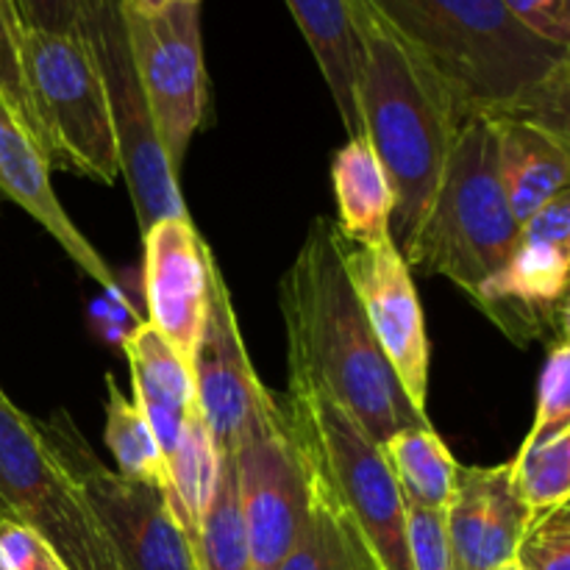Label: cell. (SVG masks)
Masks as SVG:
<instances>
[{"label":"cell","instance_id":"cell-1","mask_svg":"<svg viewBox=\"0 0 570 570\" xmlns=\"http://www.w3.org/2000/svg\"><path fill=\"white\" fill-rule=\"evenodd\" d=\"M462 117H521L570 137V50L534 37L501 0H362Z\"/></svg>","mask_w":570,"mask_h":570},{"label":"cell","instance_id":"cell-2","mask_svg":"<svg viewBox=\"0 0 570 570\" xmlns=\"http://www.w3.org/2000/svg\"><path fill=\"white\" fill-rule=\"evenodd\" d=\"M278 304L287 332V393L326 395L379 445L401 429L432 426L384 360L345 273L343 239L326 217L312 220L278 284Z\"/></svg>","mask_w":570,"mask_h":570},{"label":"cell","instance_id":"cell-3","mask_svg":"<svg viewBox=\"0 0 570 570\" xmlns=\"http://www.w3.org/2000/svg\"><path fill=\"white\" fill-rule=\"evenodd\" d=\"M362 50L356 111L362 137L376 154L393 193L390 239L401 250L432 204L456 128L465 117L365 3Z\"/></svg>","mask_w":570,"mask_h":570},{"label":"cell","instance_id":"cell-4","mask_svg":"<svg viewBox=\"0 0 570 570\" xmlns=\"http://www.w3.org/2000/svg\"><path fill=\"white\" fill-rule=\"evenodd\" d=\"M521 243V223L499 170V134L490 117H465L456 128L443 176L421 226L399 250L410 271L443 276L473 298Z\"/></svg>","mask_w":570,"mask_h":570},{"label":"cell","instance_id":"cell-5","mask_svg":"<svg viewBox=\"0 0 570 570\" xmlns=\"http://www.w3.org/2000/svg\"><path fill=\"white\" fill-rule=\"evenodd\" d=\"M282 406L317 479L360 527L382 570H410L406 507L382 445L326 395L284 393Z\"/></svg>","mask_w":570,"mask_h":570},{"label":"cell","instance_id":"cell-6","mask_svg":"<svg viewBox=\"0 0 570 570\" xmlns=\"http://www.w3.org/2000/svg\"><path fill=\"white\" fill-rule=\"evenodd\" d=\"M0 521L42 534L70 570H120L81 488L42 421L0 390Z\"/></svg>","mask_w":570,"mask_h":570},{"label":"cell","instance_id":"cell-7","mask_svg":"<svg viewBox=\"0 0 570 570\" xmlns=\"http://www.w3.org/2000/svg\"><path fill=\"white\" fill-rule=\"evenodd\" d=\"M22 78L45 154L95 181L120 178L106 95L87 42L78 33H22Z\"/></svg>","mask_w":570,"mask_h":570},{"label":"cell","instance_id":"cell-8","mask_svg":"<svg viewBox=\"0 0 570 570\" xmlns=\"http://www.w3.org/2000/svg\"><path fill=\"white\" fill-rule=\"evenodd\" d=\"M78 37L87 42L106 95L120 178L131 195L139 234L165 217L187 215L178 173L156 134L148 100L128 50L122 0H81Z\"/></svg>","mask_w":570,"mask_h":570},{"label":"cell","instance_id":"cell-9","mask_svg":"<svg viewBox=\"0 0 570 570\" xmlns=\"http://www.w3.org/2000/svg\"><path fill=\"white\" fill-rule=\"evenodd\" d=\"M50 443L81 488L120 570H198L193 546L173 515L165 488L106 468L67 412L42 421Z\"/></svg>","mask_w":570,"mask_h":570},{"label":"cell","instance_id":"cell-10","mask_svg":"<svg viewBox=\"0 0 570 570\" xmlns=\"http://www.w3.org/2000/svg\"><path fill=\"white\" fill-rule=\"evenodd\" d=\"M128 50L148 100L156 134L178 173L193 134L206 115V67L200 0H173L145 11L122 0Z\"/></svg>","mask_w":570,"mask_h":570},{"label":"cell","instance_id":"cell-11","mask_svg":"<svg viewBox=\"0 0 570 570\" xmlns=\"http://www.w3.org/2000/svg\"><path fill=\"white\" fill-rule=\"evenodd\" d=\"M189 371L195 410L220 454L234 456L243 445L282 426V399L259 382L250 365L237 309L217 267L215 250L209 256V301L204 328L189 360Z\"/></svg>","mask_w":570,"mask_h":570},{"label":"cell","instance_id":"cell-12","mask_svg":"<svg viewBox=\"0 0 570 570\" xmlns=\"http://www.w3.org/2000/svg\"><path fill=\"white\" fill-rule=\"evenodd\" d=\"M284 412V406H282ZM239 510L254 570H278L309 521L315 501V468L289 429L256 438L234 454Z\"/></svg>","mask_w":570,"mask_h":570},{"label":"cell","instance_id":"cell-13","mask_svg":"<svg viewBox=\"0 0 570 570\" xmlns=\"http://www.w3.org/2000/svg\"><path fill=\"white\" fill-rule=\"evenodd\" d=\"M343 262L384 360L415 410L426 412L429 337L410 265L393 239L376 245L343 243Z\"/></svg>","mask_w":570,"mask_h":570},{"label":"cell","instance_id":"cell-14","mask_svg":"<svg viewBox=\"0 0 570 570\" xmlns=\"http://www.w3.org/2000/svg\"><path fill=\"white\" fill-rule=\"evenodd\" d=\"M142 284L148 323L184 356L193 360L209 301V256L189 215L165 217L142 234Z\"/></svg>","mask_w":570,"mask_h":570},{"label":"cell","instance_id":"cell-15","mask_svg":"<svg viewBox=\"0 0 570 570\" xmlns=\"http://www.w3.org/2000/svg\"><path fill=\"white\" fill-rule=\"evenodd\" d=\"M570 245L521 237L515 254L473 293L484 315L518 345L568 334Z\"/></svg>","mask_w":570,"mask_h":570},{"label":"cell","instance_id":"cell-16","mask_svg":"<svg viewBox=\"0 0 570 570\" xmlns=\"http://www.w3.org/2000/svg\"><path fill=\"white\" fill-rule=\"evenodd\" d=\"M532 510L512 484V465H456L445 510L449 570H495L515 557Z\"/></svg>","mask_w":570,"mask_h":570},{"label":"cell","instance_id":"cell-17","mask_svg":"<svg viewBox=\"0 0 570 570\" xmlns=\"http://www.w3.org/2000/svg\"><path fill=\"white\" fill-rule=\"evenodd\" d=\"M0 200L20 206L72 259V265L104 287H115L109 265L70 220L50 184V159L20 117L0 95Z\"/></svg>","mask_w":570,"mask_h":570},{"label":"cell","instance_id":"cell-18","mask_svg":"<svg viewBox=\"0 0 570 570\" xmlns=\"http://www.w3.org/2000/svg\"><path fill=\"white\" fill-rule=\"evenodd\" d=\"M122 351L131 365V399L154 432L167 465L189 415L195 412L189 362L148 321L139 323L122 340Z\"/></svg>","mask_w":570,"mask_h":570},{"label":"cell","instance_id":"cell-19","mask_svg":"<svg viewBox=\"0 0 570 570\" xmlns=\"http://www.w3.org/2000/svg\"><path fill=\"white\" fill-rule=\"evenodd\" d=\"M306 45L323 72L340 120L351 137H360L356 87L362 76V3L360 0H287Z\"/></svg>","mask_w":570,"mask_h":570},{"label":"cell","instance_id":"cell-20","mask_svg":"<svg viewBox=\"0 0 570 570\" xmlns=\"http://www.w3.org/2000/svg\"><path fill=\"white\" fill-rule=\"evenodd\" d=\"M499 170L515 220L527 223L570 181V137L540 122L504 117L495 120Z\"/></svg>","mask_w":570,"mask_h":570},{"label":"cell","instance_id":"cell-21","mask_svg":"<svg viewBox=\"0 0 570 570\" xmlns=\"http://www.w3.org/2000/svg\"><path fill=\"white\" fill-rule=\"evenodd\" d=\"M337 228L345 245H376L390 239L393 193L367 139L351 137L332 161Z\"/></svg>","mask_w":570,"mask_h":570},{"label":"cell","instance_id":"cell-22","mask_svg":"<svg viewBox=\"0 0 570 570\" xmlns=\"http://www.w3.org/2000/svg\"><path fill=\"white\" fill-rule=\"evenodd\" d=\"M278 570H382L348 512L315 473L309 521Z\"/></svg>","mask_w":570,"mask_h":570},{"label":"cell","instance_id":"cell-23","mask_svg":"<svg viewBox=\"0 0 570 570\" xmlns=\"http://www.w3.org/2000/svg\"><path fill=\"white\" fill-rule=\"evenodd\" d=\"M404 507L449 510L454 495L456 465L449 445L434 426H410L382 445Z\"/></svg>","mask_w":570,"mask_h":570},{"label":"cell","instance_id":"cell-24","mask_svg":"<svg viewBox=\"0 0 570 570\" xmlns=\"http://www.w3.org/2000/svg\"><path fill=\"white\" fill-rule=\"evenodd\" d=\"M223 454L217 451L215 440L206 432L198 410L189 415L176 451L167 460V501L173 515L178 518L181 529L187 532L189 546L198 534L200 518L215 495L217 479H220Z\"/></svg>","mask_w":570,"mask_h":570},{"label":"cell","instance_id":"cell-25","mask_svg":"<svg viewBox=\"0 0 570 570\" xmlns=\"http://www.w3.org/2000/svg\"><path fill=\"white\" fill-rule=\"evenodd\" d=\"M193 554L198 570H254L243 510H239L234 456L223 454L220 479H217L215 495L200 518L198 534L193 540Z\"/></svg>","mask_w":570,"mask_h":570},{"label":"cell","instance_id":"cell-26","mask_svg":"<svg viewBox=\"0 0 570 570\" xmlns=\"http://www.w3.org/2000/svg\"><path fill=\"white\" fill-rule=\"evenodd\" d=\"M512 465V484L532 515L570 504V421L523 438Z\"/></svg>","mask_w":570,"mask_h":570},{"label":"cell","instance_id":"cell-27","mask_svg":"<svg viewBox=\"0 0 570 570\" xmlns=\"http://www.w3.org/2000/svg\"><path fill=\"white\" fill-rule=\"evenodd\" d=\"M106 445L115 456V471L134 482L159 484L167 490V465L134 399L122 393L117 379L106 373Z\"/></svg>","mask_w":570,"mask_h":570},{"label":"cell","instance_id":"cell-28","mask_svg":"<svg viewBox=\"0 0 570 570\" xmlns=\"http://www.w3.org/2000/svg\"><path fill=\"white\" fill-rule=\"evenodd\" d=\"M512 560L521 570H570V504L532 515Z\"/></svg>","mask_w":570,"mask_h":570},{"label":"cell","instance_id":"cell-29","mask_svg":"<svg viewBox=\"0 0 570 570\" xmlns=\"http://www.w3.org/2000/svg\"><path fill=\"white\" fill-rule=\"evenodd\" d=\"M22 33H26V28H22L20 14L14 9V0H0V95L14 109L22 126L31 131V137L42 145L37 115L31 109L26 78H22Z\"/></svg>","mask_w":570,"mask_h":570},{"label":"cell","instance_id":"cell-30","mask_svg":"<svg viewBox=\"0 0 570 570\" xmlns=\"http://www.w3.org/2000/svg\"><path fill=\"white\" fill-rule=\"evenodd\" d=\"M570 421V343L557 337L549 343V356L543 362L538 387V412L527 438L554 429Z\"/></svg>","mask_w":570,"mask_h":570},{"label":"cell","instance_id":"cell-31","mask_svg":"<svg viewBox=\"0 0 570 570\" xmlns=\"http://www.w3.org/2000/svg\"><path fill=\"white\" fill-rule=\"evenodd\" d=\"M406 554L410 570H449L445 510L406 507Z\"/></svg>","mask_w":570,"mask_h":570},{"label":"cell","instance_id":"cell-32","mask_svg":"<svg viewBox=\"0 0 570 570\" xmlns=\"http://www.w3.org/2000/svg\"><path fill=\"white\" fill-rule=\"evenodd\" d=\"M0 570H70L53 546L17 521H0Z\"/></svg>","mask_w":570,"mask_h":570},{"label":"cell","instance_id":"cell-33","mask_svg":"<svg viewBox=\"0 0 570 570\" xmlns=\"http://www.w3.org/2000/svg\"><path fill=\"white\" fill-rule=\"evenodd\" d=\"M534 37L570 50V0H501Z\"/></svg>","mask_w":570,"mask_h":570},{"label":"cell","instance_id":"cell-34","mask_svg":"<svg viewBox=\"0 0 570 570\" xmlns=\"http://www.w3.org/2000/svg\"><path fill=\"white\" fill-rule=\"evenodd\" d=\"M26 31L78 33L81 0H14Z\"/></svg>","mask_w":570,"mask_h":570},{"label":"cell","instance_id":"cell-35","mask_svg":"<svg viewBox=\"0 0 570 570\" xmlns=\"http://www.w3.org/2000/svg\"><path fill=\"white\" fill-rule=\"evenodd\" d=\"M131 3L139 6V9H145V11H154V9H161V6L173 3V0H131Z\"/></svg>","mask_w":570,"mask_h":570},{"label":"cell","instance_id":"cell-36","mask_svg":"<svg viewBox=\"0 0 570 570\" xmlns=\"http://www.w3.org/2000/svg\"><path fill=\"white\" fill-rule=\"evenodd\" d=\"M495 570H521V568H518L515 560H510V562H504V566H499Z\"/></svg>","mask_w":570,"mask_h":570}]
</instances>
